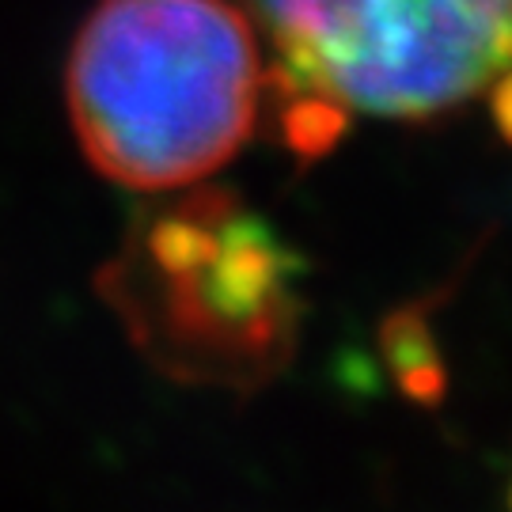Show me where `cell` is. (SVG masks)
<instances>
[{"label":"cell","mask_w":512,"mask_h":512,"mask_svg":"<svg viewBox=\"0 0 512 512\" xmlns=\"http://www.w3.org/2000/svg\"><path fill=\"white\" fill-rule=\"evenodd\" d=\"M281 126H285V141L296 156L319 160L346 137L349 110L327 99V95L289 92L285 95V110H281Z\"/></svg>","instance_id":"5"},{"label":"cell","mask_w":512,"mask_h":512,"mask_svg":"<svg viewBox=\"0 0 512 512\" xmlns=\"http://www.w3.org/2000/svg\"><path fill=\"white\" fill-rule=\"evenodd\" d=\"M296 251L228 190L145 213L107 300L152 361L190 380L255 384L293 346Z\"/></svg>","instance_id":"2"},{"label":"cell","mask_w":512,"mask_h":512,"mask_svg":"<svg viewBox=\"0 0 512 512\" xmlns=\"http://www.w3.org/2000/svg\"><path fill=\"white\" fill-rule=\"evenodd\" d=\"M384 353L387 365L395 372V384L403 387V395L418 406H440L448 395V368L440 357V346L433 338V327L425 319V308L406 304L391 311L384 323Z\"/></svg>","instance_id":"4"},{"label":"cell","mask_w":512,"mask_h":512,"mask_svg":"<svg viewBox=\"0 0 512 512\" xmlns=\"http://www.w3.org/2000/svg\"><path fill=\"white\" fill-rule=\"evenodd\" d=\"M494 122L501 129V137L512 145V65L494 80Z\"/></svg>","instance_id":"6"},{"label":"cell","mask_w":512,"mask_h":512,"mask_svg":"<svg viewBox=\"0 0 512 512\" xmlns=\"http://www.w3.org/2000/svg\"><path fill=\"white\" fill-rule=\"evenodd\" d=\"M509 509H512V486H509Z\"/></svg>","instance_id":"7"},{"label":"cell","mask_w":512,"mask_h":512,"mask_svg":"<svg viewBox=\"0 0 512 512\" xmlns=\"http://www.w3.org/2000/svg\"><path fill=\"white\" fill-rule=\"evenodd\" d=\"M266 65L232 0H99L65 69L88 164L133 190L209 179L255 133Z\"/></svg>","instance_id":"1"},{"label":"cell","mask_w":512,"mask_h":512,"mask_svg":"<svg viewBox=\"0 0 512 512\" xmlns=\"http://www.w3.org/2000/svg\"><path fill=\"white\" fill-rule=\"evenodd\" d=\"M266 35L277 88L380 118H429L512 65V0H232Z\"/></svg>","instance_id":"3"}]
</instances>
